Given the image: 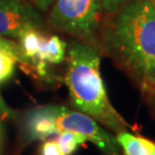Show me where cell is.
<instances>
[{"instance_id":"obj_1","label":"cell","mask_w":155,"mask_h":155,"mask_svg":"<svg viewBox=\"0 0 155 155\" xmlns=\"http://www.w3.org/2000/svg\"><path fill=\"white\" fill-rule=\"evenodd\" d=\"M105 51L139 84L155 94V7L151 0H130L104 24Z\"/></svg>"},{"instance_id":"obj_2","label":"cell","mask_w":155,"mask_h":155,"mask_svg":"<svg viewBox=\"0 0 155 155\" xmlns=\"http://www.w3.org/2000/svg\"><path fill=\"white\" fill-rule=\"evenodd\" d=\"M101 54L96 46L72 41L68 48L66 85L73 105L117 133L126 131L128 123L115 110L102 80Z\"/></svg>"},{"instance_id":"obj_3","label":"cell","mask_w":155,"mask_h":155,"mask_svg":"<svg viewBox=\"0 0 155 155\" xmlns=\"http://www.w3.org/2000/svg\"><path fill=\"white\" fill-rule=\"evenodd\" d=\"M101 10L98 0H55L48 22L55 29L91 39L100 26Z\"/></svg>"},{"instance_id":"obj_4","label":"cell","mask_w":155,"mask_h":155,"mask_svg":"<svg viewBox=\"0 0 155 155\" xmlns=\"http://www.w3.org/2000/svg\"><path fill=\"white\" fill-rule=\"evenodd\" d=\"M57 128L58 132L71 131L84 136L106 155H120L116 137L104 130L92 117L82 112H74L61 107L57 117Z\"/></svg>"},{"instance_id":"obj_5","label":"cell","mask_w":155,"mask_h":155,"mask_svg":"<svg viewBox=\"0 0 155 155\" xmlns=\"http://www.w3.org/2000/svg\"><path fill=\"white\" fill-rule=\"evenodd\" d=\"M40 25L39 14L25 0H0V36L15 38L22 30Z\"/></svg>"},{"instance_id":"obj_6","label":"cell","mask_w":155,"mask_h":155,"mask_svg":"<svg viewBox=\"0 0 155 155\" xmlns=\"http://www.w3.org/2000/svg\"><path fill=\"white\" fill-rule=\"evenodd\" d=\"M61 107L45 106L35 109L25 120V130L29 138L45 140L51 136L58 134L57 117Z\"/></svg>"},{"instance_id":"obj_7","label":"cell","mask_w":155,"mask_h":155,"mask_svg":"<svg viewBox=\"0 0 155 155\" xmlns=\"http://www.w3.org/2000/svg\"><path fill=\"white\" fill-rule=\"evenodd\" d=\"M116 139L125 155H149L155 150V143L152 141L126 131L118 133Z\"/></svg>"},{"instance_id":"obj_8","label":"cell","mask_w":155,"mask_h":155,"mask_svg":"<svg viewBox=\"0 0 155 155\" xmlns=\"http://www.w3.org/2000/svg\"><path fill=\"white\" fill-rule=\"evenodd\" d=\"M42 38V33L38 28L29 27L22 30L18 35V46H19L21 61L20 63L27 64L30 63L35 55L38 54L40 40Z\"/></svg>"},{"instance_id":"obj_9","label":"cell","mask_w":155,"mask_h":155,"mask_svg":"<svg viewBox=\"0 0 155 155\" xmlns=\"http://www.w3.org/2000/svg\"><path fill=\"white\" fill-rule=\"evenodd\" d=\"M67 43L58 35L48 36L46 42L45 61L49 64H61L66 57Z\"/></svg>"},{"instance_id":"obj_10","label":"cell","mask_w":155,"mask_h":155,"mask_svg":"<svg viewBox=\"0 0 155 155\" xmlns=\"http://www.w3.org/2000/svg\"><path fill=\"white\" fill-rule=\"evenodd\" d=\"M57 143L64 155H71L76 151L78 146L87 141L84 136L71 131H61L57 138Z\"/></svg>"},{"instance_id":"obj_11","label":"cell","mask_w":155,"mask_h":155,"mask_svg":"<svg viewBox=\"0 0 155 155\" xmlns=\"http://www.w3.org/2000/svg\"><path fill=\"white\" fill-rule=\"evenodd\" d=\"M19 58L9 51H0V84L8 80L14 73L15 64Z\"/></svg>"},{"instance_id":"obj_12","label":"cell","mask_w":155,"mask_h":155,"mask_svg":"<svg viewBox=\"0 0 155 155\" xmlns=\"http://www.w3.org/2000/svg\"><path fill=\"white\" fill-rule=\"evenodd\" d=\"M130 0H98L101 9L107 14H113L119 11Z\"/></svg>"},{"instance_id":"obj_13","label":"cell","mask_w":155,"mask_h":155,"mask_svg":"<svg viewBox=\"0 0 155 155\" xmlns=\"http://www.w3.org/2000/svg\"><path fill=\"white\" fill-rule=\"evenodd\" d=\"M41 155H64L55 140H49L43 143L41 147Z\"/></svg>"},{"instance_id":"obj_14","label":"cell","mask_w":155,"mask_h":155,"mask_svg":"<svg viewBox=\"0 0 155 155\" xmlns=\"http://www.w3.org/2000/svg\"><path fill=\"white\" fill-rule=\"evenodd\" d=\"M3 49V51H9L11 52H13L19 58V61H21V55H20V51H19V46H18L17 43H15L13 41H10V40L5 39L4 38H1L0 36V51Z\"/></svg>"},{"instance_id":"obj_15","label":"cell","mask_w":155,"mask_h":155,"mask_svg":"<svg viewBox=\"0 0 155 155\" xmlns=\"http://www.w3.org/2000/svg\"><path fill=\"white\" fill-rule=\"evenodd\" d=\"M32 1L39 9L46 11L48 9L51 8V6H52L55 0H32Z\"/></svg>"},{"instance_id":"obj_16","label":"cell","mask_w":155,"mask_h":155,"mask_svg":"<svg viewBox=\"0 0 155 155\" xmlns=\"http://www.w3.org/2000/svg\"><path fill=\"white\" fill-rule=\"evenodd\" d=\"M0 112H1L3 115H5V116H7L9 115V110H8V108L7 106L4 104V102L2 101V99L0 98Z\"/></svg>"},{"instance_id":"obj_17","label":"cell","mask_w":155,"mask_h":155,"mask_svg":"<svg viewBox=\"0 0 155 155\" xmlns=\"http://www.w3.org/2000/svg\"><path fill=\"white\" fill-rule=\"evenodd\" d=\"M149 155H155V150H153L152 152H151V153H150Z\"/></svg>"},{"instance_id":"obj_18","label":"cell","mask_w":155,"mask_h":155,"mask_svg":"<svg viewBox=\"0 0 155 155\" xmlns=\"http://www.w3.org/2000/svg\"><path fill=\"white\" fill-rule=\"evenodd\" d=\"M152 1V3H153V5H154V7H155V0H151Z\"/></svg>"}]
</instances>
